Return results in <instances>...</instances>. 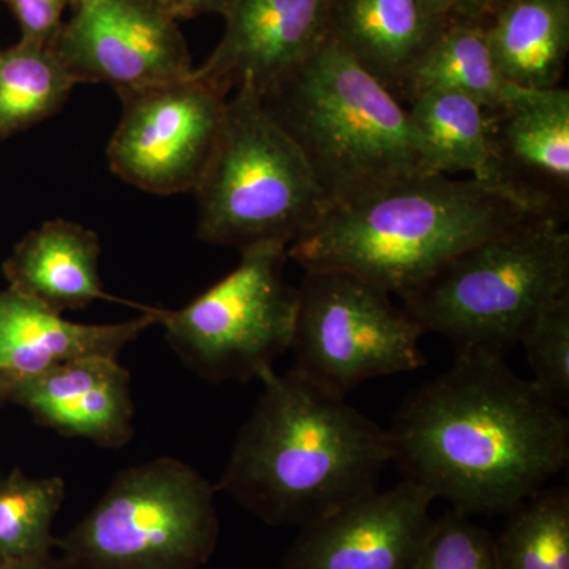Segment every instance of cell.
Wrapping results in <instances>:
<instances>
[{
	"instance_id": "27",
	"label": "cell",
	"mask_w": 569,
	"mask_h": 569,
	"mask_svg": "<svg viewBox=\"0 0 569 569\" xmlns=\"http://www.w3.org/2000/svg\"><path fill=\"white\" fill-rule=\"evenodd\" d=\"M21 29V40L51 47L61 32L62 14L69 0H2Z\"/></svg>"
},
{
	"instance_id": "20",
	"label": "cell",
	"mask_w": 569,
	"mask_h": 569,
	"mask_svg": "<svg viewBox=\"0 0 569 569\" xmlns=\"http://www.w3.org/2000/svg\"><path fill=\"white\" fill-rule=\"evenodd\" d=\"M512 88L493 62L486 26L451 24L406 71L396 97L410 103L427 92L458 93L490 111L505 103Z\"/></svg>"
},
{
	"instance_id": "28",
	"label": "cell",
	"mask_w": 569,
	"mask_h": 569,
	"mask_svg": "<svg viewBox=\"0 0 569 569\" xmlns=\"http://www.w3.org/2000/svg\"><path fill=\"white\" fill-rule=\"evenodd\" d=\"M445 26H486L505 0H419Z\"/></svg>"
},
{
	"instance_id": "8",
	"label": "cell",
	"mask_w": 569,
	"mask_h": 569,
	"mask_svg": "<svg viewBox=\"0 0 569 569\" xmlns=\"http://www.w3.org/2000/svg\"><path fill=\"white\" fill-rule=\"evenodd\" d=\"M288 247L241 250V263L179 310H159L168 346L212 383L246 381L272 369L293 340L298 288L283 279Z\"/></svg>"
},
{
	"instance_id": "24",
	"label": "cell",
	"mask_w": 569,
	"mask_h": 569,
	"mask_svg": "<svg viewBox=\"0 0 569 569\" xmlns=\"http://www.w3.org/2000/svg\"><path fill=\"white\" fill-rule=\"evenodd\" d=\"M496 539L500 569H569V492L539 489L508 512Z\"/></svg>"
},
{
	"instance_id": "19",
	"label": "cell",
	"mask_w": 569,
	"mask_h": 569,
	"mask_svg": "<svg viewBox=\"0 0 569 569\" xmlns=\"http://www.w3.org/2000/svg\"><path fill=\"white\" fill-rule=\"evenodd\" d=\"M486 36L508 84L560 88L569 51V0H505L486 24Z\"/></svg>"
},
{
	"instance_id": "1",
	"label": "cell",
	"mask_w": 569,
	"mask_h": 569,
	"mask_svg": "<svg viewBox=\"0 0 569 569\" xmlns=\"http://www.w3.org/2000/svg\"><path fill=\"white\" fill-rule=\"evenodd\" d=\"M388 433L403 479L468 518L508 515L569 459L561 408L490 351H458L403 400Z\"/></svg>"
},
{
	"instance_id": "2",
	"label": "cell",
	"mask_w": 569,
	"mask_h": 569,
	"mask_svg": "<svg viewBox=\"0 0 569 569\" xmlns=\"http://www.w3.org/2000/svg\"><path fill=\"white\" fill-rule=\"evenodd\" d=\"M260 381L217 490L268 526L299 530L377 492L392 462L388 430L295 367Z\"/></svg>"
},
{
	"instance_id": "12",
	"label": "cell",
	"mask_w": 569,
	"mask_h": 569,
	"mask_svg": "<svg viewBox=\"0 0 569 569\" xmlns=\"http://www.w3.org/2000/svg\"><path fill=\"white\" fill-rule=\"evenodd\" d=\"M488 186L538 216L567 223L569 91L512 88L488 111Z\"/></svg>"
},
{
	"instance_id": "7",
	"label": "cell",
	"mask_w": 569,
	"mask_h": 569,
	"mask_svg": "<svg viewBox=\"0 0 569 569\" xmlns=\"http://www.w3.org/2000/svg\"><path fill=\"white\" fill-rule=\"evenodd\" d=\"M216 486L182 460L126 468L56 549L67 569H198L216 552Z\"/></svg>"
},
{
	"instance_id": "17",
	"label": "cell",
	"mask_w": 569,
	"mask_h": 569,
	"mask_svg": "<svg viewBox=\"0 0 569 569\" xmlns=\"http://www.w3.org/2000/svg\"><path fill=\"white\" fill-rule=\"evenodd\" d=\"M100 253L96 231L70 220H48L14 247L2 271L11 290L63 313L97 299L116 301L103 290Z\"/></svg>"
},
{
	"instance_id": "13",
	"label": "cell",
	"mask_w": 569,
	"mask_h": 569,
	"mask_svg": "<svg viewBox=\"0 0 569 569\" xmlns=\"http://www.w3.org/2000/svg\"><path fill=\"white\" fill-rule=\"evenodd\" d=\"M433 500L407 479L377 490L301 529L283 569H415L432 529Z\"/></svg>"
},
{
	"instance_id": "6",
	"label": "cell",
	"mask_w": 569,
	"mask_h": 569,
	"mask_svg": "<svg viewBox=\"0 0 569 569\" xmlns=\"http://www.w3.org/2000/svg\"><path fill=\"white\" fill-rule=\"evenodd\" d=\"M227 100L222 130L194 189L198 236L209 244L290 247L312 233L329 203L305 153L249 82Z\"/></svg>"
},
{
	"instance_id": "25",
	"label": "cell",
	"mask_w": 569,
	"mask_h": 569,
	"mask_svg": "<svg viewBox=\"0 0 569 569\" xmlns=\"http://www.w3.org/2000/svg\"><path fill=\"white\" fill-rule=\"evenodd\" d=\"M519 343L527 351L533 383L553 406H569V291L553 299L527 326Z\"/></svg>"
},
{
	"instance_id": "16",
	"label": "cell",
	"mask_w": 569,
	"mask_h": 569,
	"mask_svg": "<svg viewBox=\"0 0 569 569\" xmlns=\"http://www.w3.org/2000/svg\"><path fill=\"white\" fill-rule=\"evenodd\" d=\"M132 377L112 356H88L54 367L11 392L37 425L62 437L118 449L133 437Z\"/></svg>"
},
{
	"instance_id": "3",
	"label": "cell",
	"mask_w": 569,
	"mask_h": 569,
	"mask_svg": "<svg viewBox=\"0 0 569 569\" xmlns=\"http://www.w3.org/2000/svg\"><path fill=\"white\" fill-rule=\"evenodd\" d=\"M538 213L477 179L415 174L329 209L288 258L406 298L456 254Z\"/></svg>"
},
{
	"instance_id": "4",
	"label": "cell",
	"mask_w": 569,
	"mask_h": 569,
	"mask_svg": "<svg viewBox=\"0 0 569 569\" xmlns=\"http://www.w3.org/2000/svg\"><path fill=\"white\" fill-rule=\"evenodd\" d=\"M261 99L305 153L331 209L425 174L407 108L331 37Z\"/></svg>"
},
{
	"instance_id": "18",
	"label": "cell",
	"mask_w": 569,
	"mask_h": 569,
	"mask_svg": "<svg viewBox=\"0 0 569 569\" xmlns=\"http://www.w3.org/2000/svg\"><path fill=\"white\" fill-rule=\"evenodd\" d=\"M443 28L419 0H336L329 37L396 96L406 71Z\"/></svg>"
},
{
	"instance_id": "22",
	"label": "cell",
	"mask_w": 569,
	"mask_h": 569,
	"mask_svg": "<svg viewBox=\"0 0 569 569\" xmlns=\"http://www.w3.org/2000/svg\"><path fill=\"white\" fill-rule=\"evenodd\" d=\"M77 84L48 44L20 40L0 50V141L54 116Z\"/></svg>"
},
{
	"instance_id": "21",
	"label": "cell",
	"mask_w": 569,
	"mask_h": 569,
	"mask_svg": "<svg viewBox=\"0 0 569 569\" xmlns=\"http://www.w3.org/2000/svg\"><path fill=\"white\" fill-rule=\"evenodd\" d=\"M421 146L422 173H470L488 182V111L467 97L427 92L407 108Z\"/></svg>"
},
{
	"instance_id": "29",
	"label": "cell",
	"mask_w": 569,
	"mask_h": 569,
	"mask_svg": "<svg viewBox=\"0 0 569 569\" xmlns=\"http://www.w3.org/2000/svg\"><path fill=\"white\" fill-rule=\"evenodd\" d=\"M153 2L176 21H179L200 17V14H222L224 9L230 6L231 0H153Z\"/></svg>"
},
{
	"instance_id": "10",
	"label": "cell",
	"mask_w": 569,
	"mask_h": 569,
	"mask_svg": "<svg viewBox=\"0 0 569 569\" xmlns=\"http://www.w3.org/2000/svg\"><path fill=\"white\" fill-rule=\"evenodd\" d=\"M108 144L112 173L142 192H194L222 130L227 96L190 74L122 99Z\"/></svg>"
},
{
	"instance_id": "11",
	"label": "cell",
	"mask_w": 569,
	"mask_h": 569,
	"mask_svg": "<svg viewBox=\"0 0 569 569\" xmlns=\"http://www.w3.org/2000/svg\"><path fill=\"white\" fill-rule=\"evenodd\" d=\"M51 47L78 84L104 82L121 100L193 71L178 21L153 0H82Z\"/></svg>"
},
{
	"instance_id": "15",
	"label": "cell",
	"mask_w": 569,
	"mask_h": 569,
	"mask_svg": "<svg viewBox=\"0 0 569 569\" xmlns=\"http://www.w3.org/2000/svg\"><path fill=\"white\" fill-rule=\"evenodd\" d=\"M159 310L149 307L142 316L121 323H74L11 288L0 291V406H6L11 392L54 367L88 356L118 358L123 348L159 325Z\"/></svg>"
},
{
	"instance_id": "23",
	"label": "cell",
	"mask_w": 569,
	"mask_h": 569,
	"mask_svg": "<svg viewBox=\"0 0 569 569\" xmlns=\"http://www.w3.org/2000/svg\"><path fill=\"white\" fill-rule=\"evenodd\" d=\"M66 493L61 477L31 478L13 468L0 479V563L51 556Z\"/></svg>"
},
{
	"instance_id": "9",
	"label": "cell",
	"mask_w": 569,
	"mask_h": 569,
	"mask_svg": "<svg viewBox=\"0 0 569 569\" xmlns=\"http://www.w3.org/2000/svg\"><path fill=\"white\" fill-rule=\"evenodd\" d=\"M421 326L372 283L340 271H306L298 288L295 369L347 396L372 378L426 365Z\"/></svg>"
},
{
	"instance_id": "5",
	"label": "cell",
	"mask_w": 569,
	"mask_h": 569,
	"mask_svg": "<svg viewBox=\"0 0 569 569\" xmlns=\"http://www.w3.org/2000/svg\"><path fill=\"white\" fill-rule=\"evenodd\" d=\"M569 291V233L552 217H531L471 246L402 298L425 332L458 351L507 355L535 317Z\"/></svg>"
},
{
	"instance_id": "31",
	"label": "cell",
	"mask_w": 569,
	"mask_h": 569,
	"mask_svg": "<svg viewBox=\"0 0 569 569\" xmlns=\"http://www.w3.org/2000/svg\"><path fill=\"white\" fill-rule=\"evenodd\" d=\"M82 0H69L70 6L77 7L78 3H81Z\"/></svg>"
},
{
	"instance_id": "26",
	"label": "cell",
	"mask_w": 569,
	"mask_h": 569,
	"mask_svg": "<svg viewBox=\"0 0 569 569\" xmlns=\"http://www.w3.org/2000/svg\"><path fill=\"white\" fill-rule=\"evenodd\" d=\"M415 569H500L496 539L451 509L433 519Z\"/></svg>"
},
{
	"instance_id": "30",
	"label": "cell",
	"mask_w": 569,
	"mask_h": 569,
	"mask_svg": "<svg viewBox=\"0 0 569 569\" xmlns=\"http://www.w3.org/2000/svg\"><path fill=\"white\" fill-rule=\"evenodd\" d=\"M0 569H67L59 557L47 556L41 559L26 561H10V563H0Z\"/></svg>"
},
{
	"instance_id": "14",
	"label": "cell",
	"mask_w": 569,
	"mask_h": 569,
	"mask_svg": "<svg viewBox=\"0 0 569 569\" xmlns=\"http://www.w3.org/2000/svg\"><path fill=\"white\" fill-rule=\"evenodd\" d=\"M335 2L231 0L222 40L193 77L224 96L242 82L263 96L325 43Z\"/></svg>"
}]
</instances>
